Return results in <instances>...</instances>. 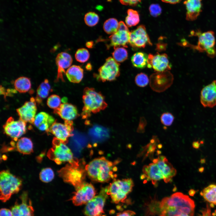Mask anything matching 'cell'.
<instances>
[{
    "label": "cell",
    "instance_id": "6da1fadb",
    "mask_svg": "<svg viewBox=\"0 0 216 216\" xmlns=\"http://www.w3.org/2000/svg\"><path fill=\"white\" fill-rule=\"evenodd\" d=\"M195 207L194 201L188 196L176 192L161 200L159 216H180L183 214L193 216Z\"/></svg>",
    "mask_w": 216,
    "mask_h": 216
},
{
    "label": "cell",
    "instance_id": "7a4b0ae2",
    "mask_svg": "<svg viewBox=\"0 0 216 216\" xmlns=\"http://www.w3.org/2000/svg\"><path fill=\"white\" fill-rule=\"evenodd\" d=\"M89 177L93 180L100 182L108 181L113 177L115 168L113 163L104 157L94 159L85 167Z\"/></svg>",
    "mask_w": 216,
    "mask_h": 216
},
{
    "label": "cell",
    "instance_id": "3957f363",
    "mask_svg": "<svg viewBox=\"0 0 216 216\" xmlns=\"http://www.w3.org/2000/svg\"><path fill=\"white\" fill-rule=\"evenodd\" d=\"M84 107L82 115L84 118L89 117L92 113H97L107 106L103 95L93 88L86 87L82 96Z\"/></svg>",
    "mask_w": 216,
    "mask_h": 216
},
{
    "label": "cell",
    "instance_id": "277c9868",
    "mask_svg": "<svg viewBox=\"0 0 216 216\" xmlns=\"http://www.w3.org/2000/svg\"><path fill=\"white\" fill-rule=\"evenodd\" d=\"M86 170L78 160L68 163L58 171V176L65 182L69 183L76 188L84 183Z\"/></svg>",
    "mask_w": 216,
    "mask_h": 216
},
{
    "label": "cell",
    "instance_id": "5b68a950",
    "mask_svg": "<svg viewBox=\"0 0 216 216\" xmlns=\"http://www.w3.org/2000/svg\"><path fill=\"white\" fill-rule=\"evenodd\" d=\"M22 181L8 170L0 173V199L3 202L9 200L11 196L20 191Z\"/></svg>",
    "mask_w": 216,
    "mask_h": 216
},
{
    "label": "cell",
    "instance_id": "8992f818",
    "mask_svg": "<svg viewBox=\"0 0 216 216\" xmlns=\"http://www.w3.org/2000/svg\"><path fill=\"white\" fill-rule=\"evenodd\" d=\"M193 34L198 37L196 45L189 44L187 40H183L182 45L190 47L200 52H206L207 55L211 58H214L216 55V50L215 47V39L214 33L211 31L201 32L197 31Z\"/></svg>",
    "mask_w": 216,
    "mask_h": 216
},
{
    "label": "cell",
    "instance_id": "52a82bcc",
    "mask_svg": "<svg viewBox=\"0 0 216 216\" xmlns=\"http://www.w3.org/2000/svg\"><path fill=\"white\" fill-rule=\"evenodd\" d=\"M134 186V182L130 178L115 180L108 187L107 194L113 202H122L131 192Z\"/></svg>",
    "mask_w": 216,
    "mask_h": 216
},
{
    "label": "cell",
    "instance_id": "ba28073f",
    "mask_svg": "<svg viewBox=\"0 0 216 216\" xmlns=\"http://www.w3.org/2000/svg\"><path fill=\"white\" fill-rule=\"evenodd\" d=\"M47 156L58 165L66 162L72 163L75 160L70 149L66 144L55 137L53 139L52 146L47 152Z\"/></svg>",
    "mask_w": 216,
    "mask_h": 216
},
{
    "label": "cell",
    "instance_id": "9c48e42d",
    "mask_svg": "<svg viewBox=\"0 0 216 216\" xmlns=\"http://www.w3.org/2000/svg\"><path fill=\"white\" fill-rule=\"evenodd\" d=\"M108 187L102 188L99 194L86 204L84 209L86 216H106L104 208L108 197Z\"/></svg>",
    "mask_w": 216,
    "mask_h": 216
},
{
    "label": "cell",
    "instance_id": "30bf717a",
    "mask_svg": "<svg viewBox=\"0 0 216 216\" xmlns=\"http://www.w3.org/2000/svg\"><path fill=\"white\" fill-rule=\"evenodd\" d=\"M173 81V75L167 70L157 72L152 74L149 78V82L150 87L153 91L160 93L170 87Z\"/></svg>",
    "mask_w": 216,
    "mask_h": 216
},
{
    "label": "cell",
    "instance_id": "8fae6325",
    "mask_svg": "<svg viewBox=\"0 0 216 216\" xmlns=\"http://www.w3.org/2000/svg\"><path fill=\"white\" fill-rule=\"evenodd\" d=\"M119 66V63L113 58H108L104 64L98 69L96 78L103 82L115 80L120 75Z\"/></svg>",
    "mask_w": 216,
    "mask_h": 216
},
{
    "label": "cell",
    "instance_id": "7c38bea8",
    "mask_svg": "<svg viewBox=\"0 0 216 216\" xmlns=\"http://www.w3.org/2000/svg\"><path fill=\"white\" fill-rule=\"evenodd\" d=\"M11 208L13 216H34V210L27 192L24 191Z\"/></svg>",
    "mask_w": 216,
    "mask_h": 216
},
{
    "label": "cell",
    "instance_id": "4fadbf2b",
    "mask_svg": "<svg viewBox=\"0 0 216 216\" xmlns=\"http://www.w3.org/2000/svg\"><path fill=\"white\" fill-rule=\"evenodd\" d=\"M73 129L72 121H65L64 124H62L56 121L47 133L53 135L55 137L66 144L69 138L73 135Z\"/></svg>",
    "mask_w": 216,
    "mask_h": 216
},
{
    "label": "cell",
    "instance_id": "5bb4252c",
    "mask_svg": "<svg viewBox=\"0 0 216 216\" xmlns=\"http://www.w3.org/2000/svg\"><path fill=\"white\" fill-rule=\"evenodd\" d=\"M95 194L93 186L91 183L84 182L76 188V191L70 200L75 206H80L86 204Z\"/></svg>",
    "mask_w": 216,
    "mask_h": 216
},
{
    "label": "cell",
    "instance_id": "9a60e30c",
    "mask_svg": "<svg viewBox=\"0 0 216 216\" xmlns=\"http://www.w3.org/2000/svg\"><path fill=\"white\" fill-rule=\"evenodd\" d=\"M4 133L14 141L26 132V122L20 119L15 121L12 117L9 118L3 126Z\"/></svg>",
    "mask_w": 216,
    "mask_h": 216
},
{
    "label": "cell",
    "instance_id": "2e32d148",
    "mask_svg": "<svg viewBox=\"0 0 216 216\" xmlns=\"http://www.w3.org/2000/svg\"><path fill=\"white\" fill-rule=\"evenodd\" d=\"M129 43L134 48H144L146 45H152L145 26L140 25L130 32Z\"/></svg>",
    "mask_w": 216,
    "mask_h": 216
},
{
    "label": "cell",
    "instance_id": "e0dca14e",
    "mask_svg": "<svg viewBox=\"0 0 216 216\" xmlns=\"http://www.w3.org/2000/svg\"><path fill=\"white\" fill-rule=\"evenodd\" d=\"M130 32L127 25L123 21H120L117 31L109 38L110 46L127 47L129 43Z\"/></svg>",
    "mask_w": 216,
    "mask_h": 216
},
{
    "label": "cell",
    "instance_id": "ac0fdd59",
    "mask_svg": "<svg viewBox=\"0 0 216 216\" xmlns=\"http://www.w3.org/2000/svg\"><path fill=\"white\" fill-rule=\"evenodd\" d=\"M147 66L149 68H153L156 72H162L170 70L172 65L167 55L157 52L154 55L149 54Z\"/></svg>",
    "mask_w": 216,
    "mask_h": 216
},
{
    "label": "cell",
    "instance_id": "d6986e66",
    "mask_svg": "<svg viewBox=\"0 0 216 216\" xmlns=\"http://www.w3.org/2000/svg\"><path fill=\"white\" fill-rule=\"evenodd\" d=\"M35 99L32 98L21 107L17 109L20 119L25 122L33 124L37 110Z\"/></svg>",
    "mask_w": 216,
    "mask_h": 216
},
{
    "label": "cell",
    "instance_id": "ffe728a7",
    "mask_svg": "<svg viewBox=\"0 0 216 216\" xmlns=\"http://www.w3.org/2000/svg\"><path fill=\"white\" fill-rule=\"evenodd\" d=\"M142 172L141 178L151 181L154 185H156L159 181L164 180L163 173L157 164L154 160L152 163L144 166L142 168Z\"/></svg>",
    "mask_w": 216,
    "mask_h": 216
},
{
    "label": "cell",
    "instance_id": "44dd1931",
    "mask_svg": "<svg viewBox=\"0 0 216 216\" xmlns=\"http://www.w3.org/2000/svg\"><path fill=\"white\" fill-rule=\"evenodd\" d=\"M200 100L204 107L212 108L216 105V80H214L202 89Z\"/></svg>",
    "mask_w": 216,
    "mask_h": 216
},
{
    "label": "cell",
    "instance_id": "7402d4cb",
    "mask_svg": "<svg viewBox=\"0 0 216 216\" xmlns=\"http://www.w3.org/2000/svg\"><path fill=\"white\" fill-rule=\"evenodd\" d=\"M56 63L57 67V75L56 81L59 79L64 81L63 75L66 74L65 70L69 68L73 62L71 56L68 53L62 52L57 56L56 59Z\"/></svg>",
    "mask_w": 216,
    "mask_h": 216
},
{
    "label": "cell",
    "instance_id": "603a6c76",
    "mask_svg": "<svg viewBox=\"0 0 216 216\" xmlns=\"http://www.w3.org/2000/svg\"><path fill=\"white\" fill-rule=\"evenodd\" d=\"M161 170L165 183L170 182L176 174V170L164 156L160 155L154 159Z\"/></svg>",
    "mask_w": 216,
    "mask_h": 216
},
{
    "label": "cell",
    "instance_id": "cb8c5ba5",
    "mask_svg": "<svg viewBox=\"0 0 216 216\" xmlns=\"http://www.w3.org/2000/svg\"><path fill=\"white\" fill-rule=\"evenodd\" d=\"M53 112L64 121H72L79 115L76 107L66 102H63L58 108L54 110Z\"/></svg>",
    "mask_w": 216,
    "mask_h": 216
},
{
    "label": "cell",
    "instance_id": "d4e9b609",
    "mask_svg": "<svg viewBox=\"0 0 216 216\" xmlns=\"http://www.w3.org/2000/svg\"><path fill=\"white\" fill-rule=\"evenodd\" d=\"M55 121L54 118L47 113L41 112L35 116L33 124L40 130L47 132Z\"/></svg>",
    "mask_w": 216,
    "mask_h": 216
},
{
    "label": "cell",
    "instance_id": "484cf974",
    "mask_svg": "<svg viewBox=\"0 0 216 216\" xmlns=\"http://www.w3.org/2000/svg\"><path fill=\"white\" fill-rule=\"evenodd\" d=\"M202 0H186L184 2L186 8V19L188 21L196 20L202 11Z\"/></svg>",
    "mask_w": 216,
    "mask_h": 216
},
{
    "label": "cell",
    "instance_id": "4316f807",
    "mask_svg": "<svg viewBox=\"0 0 216 216\" xmlns=\"http://www.w3.org/2000/svg\"><path fill=\"white\" fill-rule=\"evenodd\" d=\"M66 75L71 82L78 83L81 82L83 76V70L80 66L73 65L68 68Z\"/></svg>",
    "mask_w": 216,
    "mask_h": 216
},
{
    "label": "cell",
    "instance_id": "83f0119b",
    "mask_svg": "<svg viewBox=\"0 0 216 216\" xmlns=\"http://www.w3.org/2000/svg\"><path fill=\"white\" fill-rule=\"evenodd\" d=\"M33 144L29 138L22 137L18 140L16 144L17 150L23 154H29L33 152Z\"/></svg>",
    "mask_w": 216,
    "mask_h": 216
},
{
    "label": "cell",
    "instance_id": "f1b7e54d",
    "mask_svg": "<svg viewBox=\"0 0 216 216\" xmlns=\"http://www.w3.org/2000/svg\"><path fill=\"white\" fill-rule=\"evenodd\" d=\"M52 91L49 81L45 79L39 85L37 90V96L35 99L38 103H40L42 100L46 98Z\"/></svg>",
    "mask_w": 216,
    "mask_h": 216
},
{
    "label": "cell",
    "instance_id": "f546056e",
    "mask_svg": "<svg viewBox=\"0 0 216 216\" xmlns=\"http://www.w3.org/2000/svg\"><path fill=\"white\" fill-rule=\"evenodd\" d=\"M200 194L212 205H216V184H211L205 188L201 192Z\"/></svg>",
    "mask_w": 216,
    "mask_h": 216
},
{
    "label": "cell",
    "instance_id": "4dcf8cb0",
    "mask_svg": "<svg viewBox=\"0 0 216 216\" xmlns=\"http://www.w3.org/2000/svg\"><path fill=\"white\" fill-rule=\"evenodd\" d=\"M14 85L15 89L21 93L28 92L31 87L30 79L25 76H21L16 79Z\"/></svg>",
    "mask_w": 216,
    "mask_h": 216
},
{
    "label": "cell",
    "instance_id": "1f68e13d",
    "mask_svg": "<svg viewBox=\"0 0 216 216\" xmlns=\"http://www.w3.org/2000/svg\"><path fill=\"white\" fill-rule=\"evenodd\" d=\"M148 55L142 52H138L134 54L131 58L133 66L137 68H143L147 65Z\"/></svg>",
    "mask_w": 216,
    "mask_h": 216
},
{
    "label": "cell",
    "instance_id": "d6a6232c",
    "mask_svg": "<svg viewBox=\"0 0 216 216\" xmlns=\"http://www.w3.org/2000/svg\"><path fill=\"white\" fill-rule=\"evenodd\" d=\"M128 15L125 18L126 25L128 27L134 26L139 23L140 21V16L138 12L132 9H128Z\"/></svg>",
    "mask_w": 216,
    "mask_h": 216
},
{
    "label": "cell",
    "instance_id": "836d02e7",
    "mask_svg": "<svg viewBox=\"0 0 216 216\" xmlns=\"http://www.w3.org/2000/svg\"><path fill=\"white\" fill-rule=\"evenodd\" d=\"M118 26L119 22L116 19L110 18L104 22L103 29L106 33L112 35L117 31Z\"/></svg>",
    "mask_w": 216,
    "mask_h": 216
},
{
    "label": "cell",
    "instance_id": "e575fe53",
    "mask_svg": "<svg viewBox=\"0 0 216 216\" xmlns=\"http://www.w3.org/2000/svg\"><path fill=\"white\" fill-rule=\"evenodd\" d=\"M114 50L112 53L113 59L117 62H122L126 60L128 57L127 50L124 48L117 46L114 47Z\"/></svg>",
    "mask_w": 216,
    "mask_h": 216
},
{
    "label": "cell",
    "instance_id": "d590c367",
    "mask_svg": "<svg viewBox=\"0 0 216 216\" xmlns=\"http://www.w3.org/2000/svg\"><path fill=\"white\" fill-rule=\"evenodd\" d=\"M54 177V172L50 168H46L41 170L39 174V178L42 182L48 183L51 181Z\"/></svg>",
    "mask_w": 216,
    "mask_h": 216
},
{
    "label": "cell",
    "instance_id": "8d00e7d4",
    "mask_svg": "<svg viewBox=\"0 0 216 216\" xmlns=\"http://www.w3.org/2000/svg\"><path fill=\"white\" fill-rule=\"evenodd\" d=\"M99 20L98 14L93 12H88L85 15L84 17L86 24L90 27L95 26L98 23Z\"/></svg>",
    "mask_w": 216,
    "mask_h": 216
},
{
    "label": "cell",
    "instance_id": "74e56055",
    "mask_svg": "<svg viewBox=\"0 0 216 216\" xmlns=\"http://www.w3.org/2000/svg\"><path fill=\"white\" fill-rule=\"evenodd\" d=\"M75 57L77 61L80 63H84L89 59L90 54L88 50L86 49L81 48L76 51Z\"/></svg>",
    "mask_w": 216,
    "mask_h": 216
},
{
    "label": "cell",
    "instance_id": "f35d334b",
    "mask_svg": "<svg viewBox=\"0 0 216 216\" xmlns=\"http://www.w3.org/2000/svg\"><path fill=\"white\" fill-rule=\"evenodd\" d=\"M61 100L59 96L52 94L48 97L47 101V104L50 108L56 109L61 105Z\"/></svg>",
    "mask_w": 216,
    "mask_h": 216
},
{
    "label": "cell",
    "instance_id": "ab89813d",
    "mask_svg": "<svg viewBox=\"0 0 216 216\" xmlns=\"http://www.w3.org/2000/svg\"><path fill=\"white\" fill-rule=\"evenodd\" d=\"M135 81L138 86L144 87L148 84L149 82V79L147 75L141 73L136 75L135 78Z\"/></svg>",
    "mask_w": 216,
    "mask_h": 216
},
{
    "label": "cell",
    "instance_id": "60d3db41",
    "mask_svg": "<svg viewBox=\"0 0 216 216\" xmlns=\"http://www.w3.org/2000/svg\"><path fill=\"white\" fill-rule=\"evenodd\" d=\"M174 119V117L171 113L166 112L162 113L160 117V121L162 124L165 126H170L172 123Z\"/></svg>",
    "mask_w": 216,
    "mask_h": 216
},
{
    "label": "cell",
    "instance_id": "b9f144b4",
    "mask_svg": "<svg viewBox=\"0 0 216 216\" xmlns=\"http://www.w3.org/2000/svg\"><path fill=\"white\" fill-rule=\"evenodd\" d=\"M149 10L151 15L154 17L159 16L162 12V9L160 6L157 4H151L149 7Z\"/></svg>",
    "mask_w": 216,
    "mask_h": 216
},
{
    "label": "cell",
    "instance_id": "7bdbcfd3",
    "mask_svg": "<svg viewBox=\"0 0 216 216\" xmlns=\"http://www.w3.org/2000/svg\"><path fill=\"white\" fill-rule=\"evenodd\" d=\"M142 0H119L120 2L122 4L134 6L136 5Z\"/></svg>",
    "mask_w": 216,
    "mask_h": 216
},
{
    "label": "cell",
    "instance_id": "ee69618b",
    "mask_svg": "<svg viewBox=\"0 0 216 216\" xmlns=\"http://www.w3.org/2000/svg\"><path fill=\"white\" fill-rule=\"evenodd\" d=\"M16 90L11 89H8L6 90L5 88L0 86V94L4 95V97L8 96H11L13 94L16 93Z\"/></svg>",
    "mask_w": 216,
    "mask_h": 216
},
{
    "label": "cell",
    "instance_id": "f6af8a7d",
    "mask_svg": "<svg viewBox=\"0 0 216 216\" xmlns=\"http://www.w3.org/2000/svg\"><path fill=\"white\" fill-rule=\"evenodd\" d=\"M202 216H216V210L212 214L210 208L208 206L202 212Z\"/></svg>",
    "mask_w": 216,
    "mask_h": 216
},
{
    "label": "cell",
    "instance_id": "bcb514c9",
    "mask_svg": "<svg viewBox=\"0 0 216 216\" xmlns=\"http://www.w3.org/2000/svg\"><path fill=\"white\" fill-rule=\"evenodd\" d=\"M0 216H13V215L11 210L2 208L0 211Z\"/></svg>",
    "mask_w": 216,
    "mask_h": 216
},
{
    "label": "cell",
    "instance_id": "7dc6e473",
    "mask_svg": "<svg viewBox=\"0 0 216 216\" xmlns=\"http://www.w3.org/2000/svg\"><path fill=\"white\" fill-rule=\"evenodd\" d=\"M135 214L134 212L128 210L118 213L116 216H134Z\"/></svg>",
    "mask_w": 216,
    "mask_h": 216
},
{
    "label": "cell",
    "instance_id": "c3c4849f",
    "mask_svg": "<svg viewBox=\"0 0 216 216\" xmlns=\"http://www.w3.org/2000/svg\"><path fill=\"white\" fill-rule=\"evenodd\" d=\"M166 46L165 44L158 43L156 44V50L159 51H163L166 50Z\"/></svg>",
    "mask_w": 216,
    "mask_h": 216
},
{
    "label": "cell",
    "instance_id": "681fc988",
    "mask_svg": "<svg viewBox=\"0 0 216 216\" xmlns=\"http://www.w3.org/2000/svg\"><path fill=\"white\" fill-rule=\"evenodd\" d=\"M163 2L171 4H176L179 2L181 0H161Z\"/></svg>",
    "mask_w": 216,
    "mask_h": 216
},
{
    "label": "cell",
    "instance_id": "f907efd6",
    "mask_svg": "<svg viewBox=\"0 0 216 216\" xmlns=\"http://www.w3.org/2000/svg\"><path fill=\"white\" fill-rule=\"evenodd\" d=\"M93 43L92 42H88L86 44V46L88 47H91L93 46Z\"/></svg>",
    "mask_w": 216,
    "mask_h": 216
},
{
    "label": "cell",
    "instance_id": "816d5d0a",
    "mask_svg": "<svg viewBox=\"0 0 216 216\" xmlns=\"http://www.w3.org/2000/svg\"><path fill=\"white\" fill-rule=\"evenodd\" d=\"M92 66L90 64H88L86 66V68L87 70H91L92 69Z\"/></svg>",
    "mask_w": 216,
    "mask_h": 216
},
{
    "label": "cell",
    "instance_id": "f5cc1de1",
    "mask_svg": "<svg viewBox=\"0 0 216 216\" xmlns=\"http://www.w3.org/2000/svg\"><path fill=\"white\" fill-rule=\"evenodd\" d=\"M189 194L191 196H193L195 194V191L193 190H191L189 191Z\"/></svg>",
    "mask_w": 216,
    "mask_h": 216
},
{
    "label": "cell",
    "instance_id": "db71d44e",
    "mask_svg": "<svg viewBox=\"0 0 216 216\" xmlns=\"http://www.w3.org/2000/svg\"><path fill=\"white\" fill-rule=\"evenodd\" d=\"M180 216H190L187 214H182Z\"/></svg>",
    "mask_w": 216,
    "mask_h": 216
}]
</instances>
